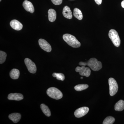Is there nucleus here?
Wrapping results in <instances>:
<instances>
[{
    "label": "nucleus",
    "mask_w": 124,
    "mask_h": 124,
    "mask_svg": "<svg viewBox=\"0 0 124 124\" xmlns=\"http://www.w3.org/2000/svg\"><path fill=\"white\" fill-rule=\"evenodd\" d=\"M79 64L81 66H88L94 71L99 70L102 68L101 62L95 58H91L86 62H80Z\"/></svg>",
    "instance_id": "nucleus-1"
},
{
    "label": "nucleus",
    "mask_w": 124,
    "mask_h": 124,
    "mask_svg": "<svg viewBox=\"0 0 124 124\" xmlns=\"http://www.w3.org/2000/svg\"><path fill=\"white\" fill-rule=\"evenodd\" d=\"M63 39L69 45L73 48H79L81 46L79 41L74 36L71 34L66 33L63 36Z\"/></svg>",
    "instance_id": "nucleus-2"
},
{
    "label": "nucleus",
    "mask_w": 124,
    "mask_h": 124,
    "mask_svg": "<svg viewBox=\"0 0 124 124\" xmlns=\"http://www.w3.org/2000/svg\"><path fill=\"white\" fill-rule=\"evenodd\" d=\"M46 93L49 97L56 100H59L63 97L62 92L54 87H51L48 89L46 91Z\"/></svg>",
    "instance_id": "nucleus-3"
},
{
    "label": "nucleus",
    "mask_w": 124,
    "mask_h": 124,
    "mask_svg": "<svg viewBox=\"0 0 124 124\" xmlns=\"http://www.w3.org/2000/svg\"><path fill=\"white\" fill-rule=\"evenodd\" d=\"M108 35L113 45L116 47H119L120 45L121 40L117 32L115 29H111Z\"/></svg>",
    "instance_id": "nucleus-4"
},
{
    "label": "nucleus",
    "mask_w": 124,
    "mask_h": 124,
    "mask_svg": "<svg viewBox=\"0 0 124 124\" xmlns=\"http://www.w3.org/2000/svg\"><path fill=\"white\" fill-rule=\"evenodd\" d=\"M108 84L110 95L111 96H113L118 91V85L116 80L112 78H110L108 79Z\"/></svg>",
    "instance_id": "nucleus-5"
},
{
    "label": "nucleus",
    "mask_w": 124,
    "mask_h": 124,
    "mask_svg": "<svg viewBox=\"0 0 124 124\" xmlns=\"http://www.w3.org/2000/svg\"><path fill=\"white\" fill-rule=\"evenodd\" d=\"M24 62L29 72L32 73H35L37 71V67L35 64L31 59L28 58L25 59Z\"/></svg>",
    "instance_id": "nucleus-6"
},
{
    "label": "nucleus",
    "mask_w": 124,
    "mask_h": 124,
    "mask_svg": "<svg viewBox=\"0 0 124 124\" xmlns=\"http://www.w3.org/2000/svg\"><path fill=\"white\" fill-rule=\"evenodd\" d=\"M76 71L77 72H79L80 75L85 76L86 77H89L91 74L90 69L88 67H85V66L77 67Z\"/></svg>",
    "instance_id": "nucleus-7"
},
{
    "label": "nucleus",
    "mask_w": 124,
    "mask_h": 124,
    "mask_svg": "<svg viewBox=\"0 0 124 124\" xmlns=\"http://www.w3.org/2000/svg\"><path fill=\"white\" fill-rule=\"evenodd\" d=\"M39 45L43 50L47 52L51 51L52 48L50 45L46 40L43 39H40L38 40Z\"/></svg>",
    "instance_id": "nucleus-8"
},
{
    "label": "nucleus",
    "mask_w": 124,
    "mask_h": 124,
    "mask_svg": "<svg viewBox=\"0 0 124 124\" xmlns=\"http://www.w3.org/2000/svg\"><path fill=\"white\" fill-rule=\"evenodd\" d=\"M89 108L87 107H82L76 110L74 113L75 116L77 118L82 117L88 112Z\"/></svg>",
    "instance_id": "nucleus-9"
},
{
    "label": "nucleus",
    "mask_w": 124,
    "mask_h": 124,
    "mask_svg": "<svg viewBox=\"0 0 124 124\" xmlns=\"http://www.w3.org/2000/svg\"><path fill=\"white\" fill-rule=\"evenodd\" d=\"M23 6L25 10L28 12H30L31 13H33L35 11L34 6L33 4L29 1L25 0L23 2Z\"/></svg>",
    "instance_id": "nucleus-10"
},
{
    "label": "nucleus",
    "mask_w": 124,
    "mask_h": 124,
    "mask_svg": "<svg viewBox=\"0 0 124 124\" xmlns=\"http://www.w3.org/2000/svg\"><path fill=\"white\" fill-rule=\"evenodd\" d=\"M10 24L11 27L16 31H20L23 28L22 24L19 21L16 19L11 20L10 23Z\"/></svg>",
    "instance_id": "nucleus-11"
},
{
    "label": "nucleus",
    "mask_w": 124,
    "mask_h": 124,
    "mask_svg": "<svg viewBox=\"0 0 124 124\" xmlns=\"http://www.w3.org/2000/svg\"><path fill=\"white\" fill-rule=\"evenodd\" d=\"M8 99L9 100L20 101L23 99V96L22 94L19 93L9 94L8 96Z\"/></svg>",
    "instance_id": "nucleus-12"
},
{
    "label": "nucleus",
    "mask_w": 124,
    "mask_h": 124,
    "mask_svg": "<svg viewBox=\"0 0 124 124\" xmlns=\"http://www.w3.org/2000/svg\"><path fill=\"white\" fill-rule=\"evenodd\" d=\"M62 14L64 17L68 19H71L72 18V15L70 7L65 6L63 9Z\"/></svg>",
    "instance_id": "nucleus-13"
},
{
    "label": "nucleus",
    "mask_w": 124,
    "mask_h": 124,
    "mask_svg": "<svg viewBox=\"0 0 124 124\" xmlns=\"http://www.w3.org/2000/svg\"><path fill=\"white\" fill-rule=\"evenodd\" d=\"M9 118L15 123H17L20 121L21 118V115L19 113H11L9 115Z\"/></svg>",
    "instance_id": "nucleus-14"
},
{
    "label": "nucleus",
    "mask_w": 124,
    "mask_h": 124,
    "mask_svg": "<svg viewBox=\"0 0 124 124\" xmlns=\"http://www.w3.org/2000/svg\"><path fill=\"white\" fill-rule=\"evenodd\" d=\"M57 14L56 12L54 9H50L48 11V17L49 21L51 22L55 21L56 19Z\"/></svg>",
    "instance_id": "nucleus-15"
},
{
    "label": "nucleus",
    "mask_w": 124,
    "mask_h": 124,
    "mask_svg": "<svg viewBox=\"0 0 124 124\" xmlns=\"http://www.w3.org/2000/svg\"><path fill=\"white\" fill-rule=\"evenodd\" d=\"M10 76L13 79H17L20 75V71L17 69H13L11 70L9 73Z\"/></svg>",
    "instance_id": "nucleus-16"
},
{
    "label": "nucleus",
    "mask_w": 124,
    "mask_h": 124,
    "mask_svg": "<svg viewBox=\"0 0 124 124\" xmlns=\"http://www.w3.org/2000/svg\"><path fill=\"white\" fill-rule=\"evenodd\" d=\"M115 109L117 111H122L124 109V101L123 100H120L116 103L115 106Z\"/></svg>",
    "instance_id": "nucleus-17"
},
{
    "label": "nucleus",
    "mask_w": 124,
    "mask_h": 124,
    "mask_svg": "<svg viewBox=\"0 0 124 124\" xmlns=\"http://www.w3.org/2000/svg\"><path fill=\"white\" fill-rule=\"evenodd\" d=\"M73 15L75 17L79 20H81L83 18V15L79 9L75 8L73 10Z\"/></svg>",
    "instance_id": "nucleus-18"
},
{
    "label": "nucleus",
    "mask_w": 124,
    "mask_h": 124,
    "mask_svg": "<svg viewBox=\"0 0 124 124\" xmlns=\"http://www.w3.org/2000/svg\"><path fill=\"white\" fill-rule=\"evenodd\" d=\"M40 108L44 114L46 116H51V112L48 107L44 104H41Z\"/></svg>",
    "instance_id": "nucleus-19"
},
{
    "label": "nucleus",
    "mask_w": 124,
    "mask_h": 124,
    "mask_svg": "<svg viewBox=\"0 0 124 124\" xmlns=\"http://www.w3.org/2000/svg\"><path fill=\"white\" fill-rule=\"evenodd\" d=\"M89 85L87 84H80L76 85L74 87L76 91H80L84 90L88 88Z\"/></svg>",
    "instance_id": "nucleus-20"
},
{
    "label": "nucleus",
    "mask_w": 124,
    "mask_h": 124,
    "mask_svg": "<svg viewBox=\"0 0 124 124\" xmlns=\"http://www.w3.org/2000/svg\"><path fill=\"white\" fill-rule=\"evenodd\" d=\"M115 119L112 116H108L104 120L103 122V124H112L115 122Z\"/></svg>",
    "instance_id": "nucleus-21"
},
{
    "label": "nucleus",
    "mask_w": 124,
    "mask_h": 124,
    "mask_svg": "<svg viewBox=\"0 0 124 124\" xmlns=\"http://www.w3.org/2000/svg\"><path fill=\"white\" fill-rule=\"evenodd\" d=\"M53 77L56 78L57 79L59 80L63 81L65 79V76L62 73H54L53 74Z\"/></svg>",
    "instance_id": "nucleus-22"
},
{
    "label": "nucleus",
    "mask_w": 124,
    "mask_h": 124,
    "mask_svg": "<svg viewBox=\"0 0 124 124\" xmlns=\"http://www.w3.org/2000/svg\"><path fill=\"white\" fill-rule=\"evenodd\" d=\"M7 57V54L4 51H0V63L2 64L4 62Z\"/></svg>",
    "instance_id": "nucleus-23"
},
{
    "label": "nucleus",
    "mask_w": 124,
    "mask_h": 124,
    "mask_svg": "<svg viewBox=\"0 0 124 124\" xmlns=\"http://www.w3.org/2000/svg\"><path fill=\"white\" fill-rule=\"evenodd\" d=\"M53 4L56 5H59L62 4V0H51Z\"/></svg>",
    "instance_id": "nucleus-24"
},
{
    "label": "nucleus",
    "mask_w": 124,
    "mask_h": 124,
    "mask_svg": "<svg viewBox=\"0 0 124 124\" xmlns=\"http://www.w3.org/2000/svg\"><path fill=\"white\" fill-rule=\"evenodd\" d=\"M96 4L98 5L101 4L102 2V0H94Z\"/></svg>",
    "instance_id": "nucleus-25"
},
{
    "label": "nucleus",
    "mask_w": 124,
    "mask_h": 124,
    "mask_svg": "<svg viewBox=\"0 0 124 124\" xmlns=\"http://www.w3.org/2000/svg\"><path fill=\"white\" fill-rule=\"evenodd\" d=\"M121 5L122 8H124V0L122 1V2H121Z\"/></svg>",
    "instance_id": "nucleus-26"
},
{
    "label": "nucleus",
    "mask_w": 124,
    "mask_h": 124,
    "mask_svg": "<svg viewBox=\"0 0 124 124\" xmlns=\"http://www.w3.org/2000/svg\"><path fill=\"white\" fill-rule=\"evenodd\" d=\"M83 78L82 77H81V79H83Z\"/></svg>",
    "instance_id": "nucleus-27"
},
{
    "label": "nucleus",
    "mask_w": 124,
    "mask_h": 124,
    "mask_svg": "<svg viewBox=\"0 0 124 124\" xmlns=\"http://www.w3.org/2000/svg\"></svg>",
    "instance_id": "nucleus-28"
},
{
    "label": "nucleus",
    "mask_w": 124,
    "mask_h": 124,
    "mask_svg": "<svg viewBox=\"0 0 124 124\" xmlns=\"http://www.w3.org/2000/svg\"><path fill=\"white\" fill-rule=\"evenodd\" d=\"M1 1V0H0V1Z\"/></svg>",
    "instance_id": "nucleus-29"
}]
</instances>
